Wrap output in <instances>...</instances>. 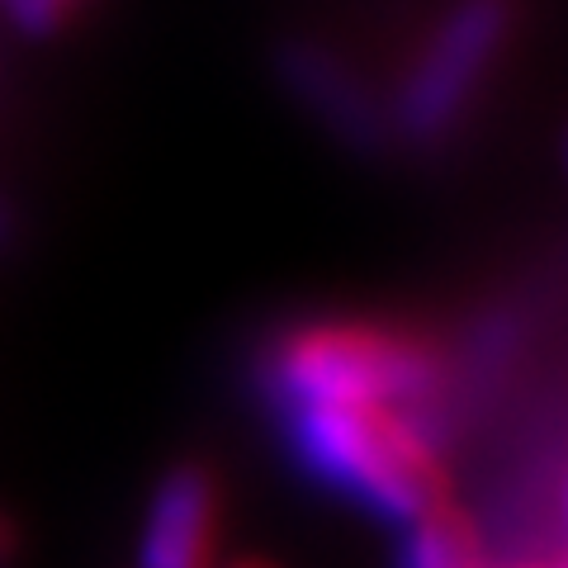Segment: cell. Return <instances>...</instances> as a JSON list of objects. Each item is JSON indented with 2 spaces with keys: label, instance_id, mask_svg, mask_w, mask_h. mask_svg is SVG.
I'll use <instances>...</instances> for the list:
<instances>
[{
  "label": "cell",
  "instance_id": "6da1fadb",
  "mask_svg": "<svg viewBox=\"0 0 568 568\" xmlns=\"http://www.w3.org/2000/svg\"><path fill=\"white\" fill-rule=\"evenodd\" d=\"M290 450L313 484L388 526H417L446 507V469L398 407H284Z\"/></svg>",
  "mask_w": 568,
  "mask_h": 568
},
{
  "label": "cell",
  "instance_id": "7a4b0ae2",
  "mask_svg": "<svg viewBox=\"0 0 568 568\" xmlns=\"http://www.w3.org/2000/svg\"><path fill=\"white\" fill-rule=\"evenodd\" d=\"M265 379L284 407H403L440 379L432 346L384 323H308L265 355Z\"/></svg>",
  "mask_w": 568,
  "mask_h": 568
},
{
  "label": "cell",
  "instance_id": "3957f363",
  "mask_svg": "<svg viewBox=\"0 0 568 568\" xmlns=\"http://www.w3.org/2000/svg\"><path fill=\"white\" fill-rule=\"evenodd\" d=\"M507 0H459L398 91V123L407 138H440L469 110L488 67L507 43Z\"/></svg>",
  "mask_w": 568,
  "mask_h": 568
},
{
  "label": "cell",
  "instance_id": "277c9868",
  "mask_svg": "<svg viewBox=\"0 0 568 568\" xmlns=\"http://www.w3.org/2000/svg\"><path fill=\"white\" fill-rule=\"evenodd\" d=\"M219 545V488L194 465L171 469L152 488L138 536V568H209Z\"/></svg>",
  "mask_w": 568,
  "mask_h": 568
},
{
  "label": "cell",
  "instance_id": "5b68a950",
  "mask_svg": "<svg viewBox=\"0 0 568 568\" xmlns=\"http://www.w3.org/2000/svg\"><path fill=\"white\" fill-rule=\"evenodd\" d=\"M398 568H488L474 526L455 507L432 511L426 521L403 530Z\"/></svg>",
  "mask_w": 568,
  "mask_h": 568
},
{
  "label": "cell",
  "instance_id": "8992f818",
  "mask_svg": "<svg viewBox=\"0 0 568 568\" xmlns=\"http://www.w3.org/2000/svg\"><path fill=\"white\" fill-rule=\"evenodd\" d=\"M0 10H6L24 33H52L71 20L77 0H0Z\"/></svg>",
  "mask_w": 568,
  "mask_h": 568
},
{
  "label": "cell",
  "instance_id": "52a82bcc",
  "mask_svg": "<svg viewBox=\"0 0 568 568\" xmlns=\"http://www.w3.org/2000/svg\"><path fill=\"white\" fill-rule=\"evenodd\" d=\"M511 568H559L555 559H536V564H511Z\"/></svg>",
  "mask_w": 568,
  "mask_h": 568
},
{
  "label": "cell",
  "instance_id": "ba28073f",
  "mask_svg": "<svg viewBox=\"0 0 568 568\" xmlns=\"http://www.w3.org/2000/svg\"><path fill=\"white\" fill-rule=\"evenodd\" d=\"M6 549H10V536H6V526H0V559H6Z\"/></svg>",
  "mask_w": 568,
  "mask_h": 568
},
{
  "label": "cell",
  "instance_id": "9c48e42d",
  "mask_svg": "<svg viewBox=\"0 0 568 568\" xmlns=\"http://www.w3.org/2000/svg\"><path fill=\"white\" fill-rule=\"evenodd\" d=\"M237 568H271V564H237Z\"/></svg>",
  "mask_w": 568,
  "mask_h": 568
}]
</instances>
